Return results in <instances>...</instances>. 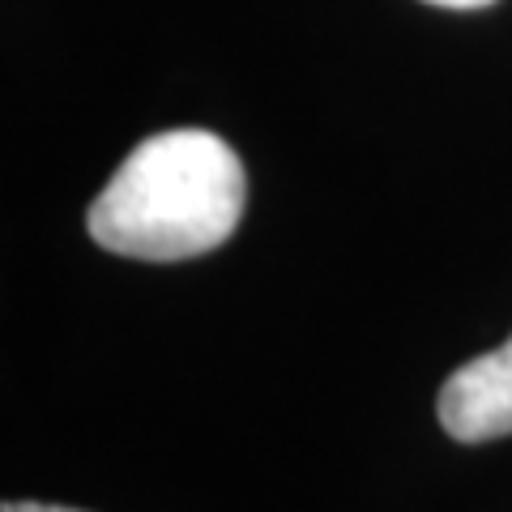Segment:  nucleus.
Returning <instances> with one entry per match:
<instances>
[{"label":"nucleus","instance_id":"1","mask_svg":"<svg viewBox=\"0 0 512 512\" xmlns=\"http://www.w3.org/2000/svg\"><path fill=\"white\" fill-rule=\"evenodd\" d=\"M248 171L210 128L154 133L116 167L86 210L99 248L133 261H188L235 235Z\"/></svg>","mask_w":512,"mask_h":512},{"label":"nucleus","instance_id":"2","mask_svg":"<svg viewBox=\"0 0 512 512\" xmlns=\"http://www.w3.org/2000/svg\"><path fill=\"white\" fill-rule=\"evenodd\" d=\"M440 423L461 444L512 436V338L461 363L440 389Z\"/></svg>","mask_w":512,"mask_h":512},{"label":"nucleus","instance_id":"3","mask_svg":"<svg viewBox=\"0 0 512 512\" xmlns=\"http://www.w3.org/2000/svg\"><path fill=\"white\" fill-rule=\"evenodd\" d=\"M0 512H82V508H64V504H39V500H5Z\"/></svg>","mask_w":512,"mask_h":512},{"label":"nucleus","instance_id":"4","mask_svg":"<svg viewBox=\"0 0 512 512\" xmlns=\"http://www.w3.org/2000/svg\"><path fill=\"white\" fill-rule=\"evenodd\" d=\"M427 5H440V9H487L495 0H427Z\"/></svg>","mask_w":512,"mask_h":512}]
</instances>
